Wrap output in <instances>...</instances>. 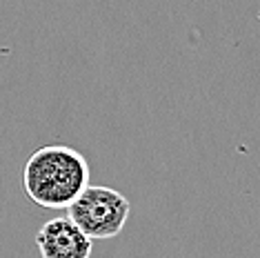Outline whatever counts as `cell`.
<instances>
[{
	"label": "cell",
	"mask_w": 260,
	"mask_h": 258,
	"mask_svg": "<svg viewBox=\"0 0 260 258\" xmlns=\"http://www.w3.org/2000/svg\"><path fill=\"white\" fill-rule=\"evenodd\" d=\"M87 185L89 163L67 145L40 147L25 165V191L40 207L67 209Z\"/></svg>",
	"instance_id": "6da1fadb"
},
{
	"label": "cell",
	"mask_w": 260,
	"mask_h": 258,
	"mask_svg": "<svg viewBox=\"0 0 260 258\" xmlns=\"http://www.w3.org/2000/svg\"><path fill=\"white\" fill-rule=\"evenodd\" d=\"M67 209L69 218L91 240H107L122 232L132 205L111 187L87 185Z\"/></svg>",
	"instance_id": "7a4b0ae2"
},
{
	"label": "cell",
	"mask_w": 260,
	"mask_h": 258,
	"mask_svg": "<svg viewBox=\"0 0 260 258\" xmlns=\"http://www.w3.org/2000/svg\"><path fill=\"white\" fill-rule=\"evenodd\" d=\"M36 245L45 258H87L91 254V238L69 216L47 220L36 234Z\"/></svg>",
	"instance_id": "3957f363"
}]
</instances>
